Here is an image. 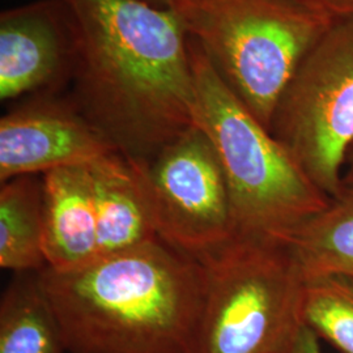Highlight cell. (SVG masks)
Returning a JSON list of instances; mask_svg holds the SVG:
<instances>
[{"mask_svg": "<svg viewBox=\"0 0 353 353\" xmlns=\"http://www.w3.org/2000/svg\"><path fill=\"white\" fill-rule=\"evenodd\" d=\"M76 36L68 96L114 150L148 164L195 126L189 34L172 10L65 0Z\"/></svg>", "mask_w": 353, "mask_h": 353, "instance_id": "cell-1", "label": "cell"}, {"mask_svg": "<svg viewBox=\"0 0 353 353\" xmlns=\"http://www.w3.org/2000/svg\"><path fill=\"white\" fill-rule=\"evenodd\" d=\"M37 278L67 353H192L205 271L161 240Z\"/></svg>", "mask_w": 353, "mask_h": 353, "instance_id": "cell-2", "label": "cell"}, {"mask_svg": "<svg viewBox=\"0 0 353 353\" xmlns=\"http://www.w3.org/2000/svg\"><path fill=\"white\" fill-rule=\"evenodd\" d=\"M189 43L196 94L194 123L220 160L236 232L285 241L330 199L228 88L199 45L190 37Z\"/></svg>", "mask_w": 353, "mask_h": 353, "instance_id": "cell-3", "label": "cell"}, {"mask_svg": "<svg viewBox=\"0 0 353 353\" xmlns=\"http://www.w3.org/2000/svg\"><path fill=\"white\" fill-rule=\"evenodd\" d=\"M169 10L268 130L296 68L335 23L297 0H176Z\"/></svg>", "mask_w": 353, "mask_h": 353, "instance_id": "cell-4", "label": "cell"}, {"mask_svg": "<svg viewBox=\"0 0 353 353\" xmlns=\"http://www.w3.org/2000/svg\"><path fill=\"white\" fill-rule=\"evenodd\" d=\"M207 287L192 353H287L303 326L305 276L287 242L236 232L201 261Z\"/></svg>", "mask_w": 353, "mask_h": 353, "instance_id": "cell-5", "label": "cell"}, {"mask_svg": "<svg viewBox=\"0 0 353 353\" xmlns=\"http://www.w3.org/2000/svg\"><path fill=\"white\" fill-rule=\"evenodd\" d=\"M271 134L328 199L353 145V19L332 23L283 90Z\"/></svg>", "mask_w": 353, "mask_h": 353, "instance_id": "cell-6", "label": "cell"}, {"mask_svg": "<svg viewBox=\"0 0 353 353\" xmlns=\"http://www.w3.org/2000/svg\"><path fill=\"white\" fill-rule=\"evenodd\" d=\"M141 168L154 228L166 245L201 261L236 233L227 179L199 127L185 131Z\"/></svg>", "mask_w": 353, "mask_h": 353, "instance_id": "cell-7", "label": "cell"}, {"mask_svg": "<svg viewBox=\"0 0 353 353\" xmlns=\"http://www.w3.org/2000/svg\"><path fill=\"white\" fill-rule=\"evenodd\" d=\"M117 152L67 92L24 97L0 119V182L88 164Z\"/></svg>", "mask_w": 353, "mask_h": 353, "instance_id": "cell-8", "label": "cell"}, {"mask_svg": "<svg viewBox=\"0 0 353 353\" xmlns=\"http://www.w3.org/2000/svg\"><path fill=\"white\" fill-rule=\"evenodd\" d=\"M76 62L65 0H33L0 13V100L67 92Z\"/></svg>", "mask_w": 353, "mask_h": 353, "instance_id": "cell-9", "label": "cell"}, {"mask_svg": "<svg viewBox=\"0 0 353 353\" xmlns=\"http://www.w3.org/2000/svg\"><path fill=\"white\" fill-rule=\"evenodd\" d=\"M97 219L99 258L160 240L143 179V168L119 152L89 163Z\"/></svg>", "mask_w": 353, "mask_h": 353, "instance_id": "cell-10", "label": "cell"}, {"mask_svg": "<svg viewBox=\"0 0 353 353\" xmlns=\"http://www.w3.org/2000/svg\"><path fill=\"white\" fill-rule=\"evenodd\" d=\"M43 181V250L48 267L74 270L99 258L97 219L88 164L58 168Z\"/></svg>", "mask_w": 353, "mask_h": 353, "instance_id": "cell-11", "label": "cell"}, {"mask_svg": "<svg viewBox=\"0 0 353 353\" xmlns=\"http://www.w3.org/2000/svg\"><path fill=\"white\" fill-rule=\"evenodd\" d=\"M0 267L17 274L48 267L43 250V181L21 176L0 189Z\"/></svg>", "mask_w": 353, "mask_h": 353, "instance_id": "cell-12", "label": "cell"}, {"mask_svg": "<svg viewBox=\"0 0 353 353\" xmlns=\"http://www.w3.org/2000/svg\"><path fill=\"white\" fill-rule=\"evenodd\" d=\"M305 278L353 279V194L341 192L285 239Z\"/></svg>", "mask_w": 353, "mask_h": 353, "instance_id": "cell-13", "label": "cell"}, {"mask_svg": "<svg viewBox=\"0 0 353 353\" xmlns=\"http://www.w3.org/2000/svg\"><path fill=\"white\" fill-rule=\"evenodd\" d=\"M0 353H67L62 328L37 272H24L0 301Z\"/></svg>", "mask_w": 353, "mask_h": 353, "instance_id": "cell-14", "label": "cell"}, {"mask_svg": "<svg viewBox=\"0 0 353 353\" xmlns=\"http://www.w3.org/2000/svg\"><path fill=\"white\" fill-rule=\"evenodd\" d=\"M303 325L341 353H353V279L305 278Z\"/></svg>", "mask_w": 353, "mask_h": 353, "instance_id": "cell-15", "label": "cell"}, {"mask_svg": "<svg viewBox=\"0 0 353 353\" xmlns=\"http://www.w3.org/2000/svg\"><path fill=\"white\" fill-rule=\"evenodd\" d=\"M331 21L353 19V0H297Z\"/></svg>", "mask_w": 353, "mask_h": 353, "instance_id": "cell-16", "label": "cell"}, {"mask_svg": "<svg viewBox=\"0 0 353 353\" xmlns=\"http://www.w3.org/2000/svg\"><path fill=\"white\" fill-rule=\"evenodd\" d=\"M287 353H323L321 350V339L307 326L300 328L296 339Z\"/></svg>", "mask_w": 353, "mask_h": 353, "instance_id": "cell-17", "label": "cell"}, {"mask_svg": "<svg viewBox=\"0 0 353 353\" xmlns=\"http://www.w3.org/2000/svg\"><path fill=\"white\" fill-rule=\"evenodd\" d=\"M341 192L353 194V145L348 151L344 168H343V176H341Z\"/></svg>", "mask_w": 353, "mask_h": 353, "instance_id": "cell-18", "label": "cell"}, {"mask_svg": "<svg viewBox=\"0 0 353 353\" xmlns=\"http://www.w3.org/2000/svg\"><path fill=\"white\" fill-rule=\"evenodd\" d=\"M132 1L150 6V7L157 8V10H169L176 0H132Z\"/></svg>", "mask_w": 353, "mask_h": 353, "instance_id": "cell-19", "label": "cell"}]
</instances>
